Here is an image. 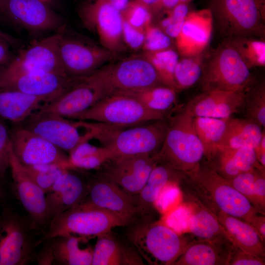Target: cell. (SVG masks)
Returning <instances> with one entry per match:
<instances>
[{"label":"cell","instance_id":"39","mask_svg":"<svg viewBox=\"0 0 265 265\" xmlns=\"http://www.w3.org/2000/svg\"><path fill=\"white\" fill-rule=\"evenodd\" d=\"M132 95L151 109L165 114L171 109L176 101V91L168 86H156Z\"/></svg>","mask_w":265,"mask_h":265},{"label":"cell","instance_id":"36","mask_svg":"<svg viewBox=\"0 0 265 265\" xmlns=\"http://www.w3.org/2000/svg\"><path fill=\"white\" fill-rule=\"evenodd\" d=\"M226 40L235 49L249 69L265 66V42L263 39L239 37Z\"/></svg>","mask_w":265,"mask_h":265},{"label":"cell","instance_id":"23","mask_svg":"<svg viewBox=\"0 0 265 265\" xmlns=\"http://www.w3.org/2000/svg\"><path fill=\"white\" fill-rule=\"evenodd\" d=\"M213 26V18L209 8L189 12L175 38L180 55L189 57L202 54L210 42Z\"/></svg>","mask_w":265,"mask_h":265},{"label":"cell","instance_id":"34","mask_svg":"<svg viewBox=\"0 0 265 265\" xmlns=\"http://www.w3.org/2000/svg\"><path fill=\"white\" fill-rule=\"evenodd\" d=\"M228 118L194 117L196 132L204 148L205 156L209 160L218 151Z\"/></svg>","mask_w":265,"mask_h":265},{"label":"cell","instance_id":"47","mask_svg":"<svg viewBox=\"0 0 265 265\" xmlns=\"http://www.w3.org/2000/svg\"><path fill=\"white\" fill-rule=\"evenodd\" d=\"M229 265H264L265 258L242 251L234 246L228 263Z\"/></svg>","mask_w":265,"mask_h":265},{"label":"cell","instance_id":"5","mask_svg":"<svg viewBox=\"0 0 265 265\" xmlns=\"http://www.w3.org/2000/svg\"><path fill=\"white\" fill-rule=\"evenodd\" d=\"M208 8L226 39L264 37L265 0H210Z\"/></svg>","mask_w":265,"mask_h":265},{"label":"cell","instance_id":"17","mask_svg":"<svg viewBox=\"0 0 265 265\" xmlns=\"http://www.w3.org/2000/svg\"><path fill=\"white\" fill-rule=\"evenodd\" d=\"M84 78L53 72L29 73L0 80V89L17 90L41 97L48 104L63 95Z\"/></svg>","mask_w":265,"mask_h":265},{"label":"cell","instance_id":"10","mask_svg":"<svg viewBox=\"0 0 265 265\" xmlns=\"http://www.w3.org/2000/svg\"><path fill=\"white\" fill-rule=\"evenodd\" d=\"M64 29L35 42L22 51L3 70L0 80L34 72H53L66 75L59 54V43Z\"/></svg>","mask_w":265,"mask_h":265},{"label":"cell","instance_id":"51","mask_svg":"<svg viewBox=\"0 0 265 265\" xmlns=\"http://www.w3.org/2000/svg\"><path fill=\"white\" fill-rule=\"evenodd\" d=\"M37 261L39 265H52L54 262L52 252L48 243L39 252L37 256Z\"/></svg>","mask_w":265,"mask_h":265},{"label":"cell","instance_id":"49","mask_svg":"<svg viewBox=\"0 0 265 265\" xmlns=\"http://www.w3.org/2000/svg\"><path fill=\"white\" fill-rule=\"evenodd\" d=\"M256 230L258 234L264 241L265 239V217L263 213L255 215L249 223Z\"/></svg>","mask_w":265,"mask_h":265},{"label":"cell","instance_id":"41","mask_svg":"<svg viewBox=\"0 0 265 265\" xmlns=\"http://www.w3.org/2000/svg\"><path fill=\"white\" fill-rule=\"evenodd\" d=\"M122 14L123 19L135 27L145 30L152 24L153 14L150 9L136 0H131Z\"/></svg>","mask_w":265,"mask_h":265},{"label":"cell","instance_id":"24","mask_svg":"<svg viewBox=\"0 0 265 265\" xmlns=\"http://www.w3.org/2000/svg\"><path fill=\"white\" fill-rule=\"evenodd\" d=\"M88 189V182L74 169H67L45 193L50 219L79 204L84 199Z\"/></svg>","mask_w":265,"mask_h":265},{"label":"cell","instance_id":"7","mask_svg":"<svg viewBox=\"0 0 265 265\" xmlns=\"http://www.w3.org/2000/svg\"><path fill=\"white\" fill-rule=\"evenodd\" d=\"M127 237L149 265H173L186 245L178 232L158 223L138 224L128 231Z\"/></svg>","mask_w":265,"mask_h":265},{"label":"cell","instance_id":"55","mask_svg":"<svg viewBox=\"0 0 265 265\" xmlns=\"http://www.w3.org/2000/svg\"><path fill=\"white\" fill-rule=\"evenodd\" d=\"M0 38L5 41L9 44H11L12 45H14L18 42L17 39L1 30L0 29Z\"/></svg>","mask_w":265,"mask_h":265},{"label":"cell","instance_id":"26","mask_svg":"<svg viewBox=\"0 0 265 265\" xmlns=\"http://www.w3.org/2000/svg\"><path fill=\"white\" fill-rule=\"evenodd\" d=\"M120 242L110 232L97 237L93 251L92 265H143L135 248Z\"/></svg>","mask_w":265,"mask_h":265},{"label":"cell","instance_id":"15","mask_svg":"<svg viewBox=\"0 0 265 265\" xmlns=\"http://www.w3.org/2000/svg\"><path fill=\"white\" fill-rule=\"evenodd\" d=\"M9 132L12 151L22 165L58 163L65 167L68 156L43 137L21 124L16 125Z\"/></svg>","mask_w":265,"mask_h":265},{"label":"cell","instance_id":"59","mask_svg":"<svg viewBox=\"0 0 265 265\" xmlns=\"http://www.w3.org/2000/svg\"><path fill=\"white\" fill-rule=\"evenodd\" d=\"M3 70H0V78H1V76Z\"/></svg>","mask_w":265,"mask_h":265},{"label":"cell","instance_id":"60","mask_svg":"<svg viewBox=\"0 0 265 265\" xmlns=\"http://www.w3.org/2000/svg\"><path fill=\"white\" fill-rule=\"evenodd\" d=\"M0 39H1V38H0Z\"/></svg>","mask_w":265,"mask_h":265},{"label":"cell","instance_id":"48","mask_svg":"<svg viewBox=\"0 0 265 265\" xmlns=\"http://www.w3.org/2000/svg\"><path fill=\"white\" fill-rule=\"evenodd\" d=\"M253 205L259 211L264 213L265 204V171L258 173L254 185Z\"/></svg>","mask_w":265,"mask_h":265},{"label":"cell","instance_id":"46","mask_svg":"<svg viewBox=\"0 0 265 265\" xmlns=\"http://www.w3.org/2000/svg\"><path fill=\"white\" fill-rule=\"evenodd\" d=\"M122 37L130 49L137 50L142 47L144 40V30L135 27L123 19Z\"/></svg>","mask_w":265,"mask_h":265},{"label":"cell","instance_id":"31","mask_svg":"<svg viewBox=\"0 0 265 265\" xmlns=\"http://www.w3.org/2000/svg\"><path fill=\"white\" fill-rule=\"evenodd\" d=\"M86 237L69 235L53 238L48 241L54 262L64 265H92L93 248H82Z\"/></svg>","mask_w":265,"mask_h":265},{"label":"cell","instance_id":"45","mask_svg":"<svg viewBox=\"0 0 265 265\" xmlns=\"http://www.w3.org/2000/svg\"><path fill=\"white\" fill-rule=\"evenodd\" d=\"M9 129L0 120V179L4 177L9 168V148L10 146Z\"/></svg>","mask_w":265,"mask_h":265},{"label":"cell","instance_id":"44","mask_svg":"<svg viewBox=\"0 0 265 265\" xmlns=\"http://www.w3.org/2000/svg\"><path fill=\"white\" fill-rule=\"evenodd\" d=\"M261 170L265 171V168L262 166L255 167L228 180L232 186L246 197L253 205L254 182L258 173Z\"/></svg>","mask_w":265,"mask_h":265},{"label":"cell","instance_id":"56","mask_svg":"<svg viewBox=\"0 0 265 265\" xmlns=\"http://www.w3.org/2000/svg\"><path fill=\"white\" fill-rule=\"evenodd\" d=\"M139 2L150 8L156 4L159 0H134Z\"/></svg>","mask_w":265,"mask_h":265},{"label":"cell","instance_id":"35","mask_svg":"<svg viewBox=\"0 0 265 265\" xmlns=\"http://www.w3.org/2000/svg\"><path fill=\"white\" fill-rule=\"evenodd\" d=\"M90 140L81 142L68 154L66 168L98 169L109 159L106 150L101 145L96 146L91 144Z\"/></svg>","mask_w":265,"mask_h":265},{"label":"cell","instance_id":"50","mask_svg":"<svg viewBox=\"0 0 265 265\" xmlns=\"http://www.w3.org/2000/svg\"><path fill=\"white\" fill-rule=\"evenodd\" d=\"M179 2L180 0H159L150 9L153 14L161 11L164 12L171 10Z\"/></svg>","mask_w":265,"mask_h":265},{"label":"cell","instance_id":"22","mask_svg":"<svg viewBox=\"0 0 265 265\" xmlns=\"http://www.w3.org/2000/svg\"><path fill=\"white\" fill-rule=\"evenodd\" d=\"M246 91H204L189 100L183 109L193 117L230 118L244 105Z\"/></svg>","mask_w":265,"mask_h":265},{"label":"cell","instance_id":"4","mask_svg":"<svg viewBox=\"0 0 265 265\" xmlns=\"http://www.w3.org/2000/svg\"><path fill=\"white\" fill-rule=\"evenodd\" d=\"M129 224L126 219L108 210L80 203L52 218L43 239L69 235L92 238Z\"/></svg>","mask_w":265,"mask_h":265},{"label":"cell","instance_id":"58","mask_svg":"<svg viewBox=\"0 0 265 265\" xmlns=\"http://www.w3.org/2000/svg\"><path fill=\"white\" fill-rule=\"evenodd\" d=\"M5 0H0V13H4Z\"/></svg>","mask_w":265,"mask_h":265},{"label":"cell","instance_id":"12","mask_svg":"<svg viewBox=\"0 0 265 265\" xmlns=\"http://www.w3.org/2000/svg\"><path fill=\"white\" fill-rule=\"evenodd\" d=\"M59 54L65 74L77 78L95 73L114 54L102 46L67 36L64 30L59 40Z\"/></svg>","mask_w":265,"mask_h":265},{"label":"cell","instance_id":"16","mask_svg":"<svg viewBox=\"0 0 265 265\" xmlns=\"http://www.w3.org/2000/svg\"><path fill=\"white\" fill-rule=\"evenodd\" d=\"M100 69L54 101L44 105L38 111L71 119L91 107L106 96Z\"/></svg>","mask_w":265,"mask_h":265},{"label":"cell","instance_id":"8","mask_svg":"<svg viewBox=\"0 0 265 265\" xmlns=\"http://www.w3.org/2000/svg\"><path fill=\"white\" fill-rule=\"evenodd\" d=\"M201 78L203 91H247L252 80L249 69L226 40L203 65Z\"/></svg>","mask_w":265,"mask_h":265},{"label":"cell","instance_id":"54","mask_svg":"<svg viewBox=\"0 0 265 265\" xmlns=\"http://www.w3.org/2000/svg\"><path fill=\"white\" fill-rule=\"evenodd\" d=\"M115 8L123 12L128 6L131 0H103Z\"/></svg>","mask_w":265,"mask_h":265},{"label":"cell","instance_id":"30","mask_svg":"<svg viewBox=\"0 0 265 265\" xmlns=\"http://www.w3.org/2000/svg\"><path fill=\"white\" fill-rule=\"evenodd\" d=\"M182 175V173L166 164L161 162L157 164L144 186L136 196L139 215L148 214L164 188L170 183L179 182Z\"/></svg>","mask_w":265,"mask_h":265},{"label":"cell","instance_id":"3","mask_svg":"<svg viewBox=\"0 0 265 265\" xmlns=\"http://www.w3.org/2000/svg\"><path fill=\"white\" fill-rule=\"evenodd\" d=\"M205 156L197 134L194 117L184 109L170 117L162 145L157 153L159 162L184 174L196 170Z\"/></svg>","mask_w":265,"mask_h":265},{"label":"cell","instance_id":"11","mask_svg":"<svg viewBox=\"0 0 265 265\" xmlns=\"http://www.w3.org/2000/svg\"><path fill=\"white\" fill-rule=\"evenodd\" d=\"M30 228L17 213L5 209L0 215V265H25L34 256Z\"/></svg>","mask_w":265,"mask_h":265},{"label":"cell","instance_id":"42","mask_svg":"<svg viewBox=\"0 0 265 265\" xmlns=\"http://www.w3.org/2000/svg\"><path fill=\"white\" fill-rule=\"evenodd\" d=\"M246 114L248 118L261 127L265 126V88L264 84L256 87L247 99L246 97Z\"/></svg>","mask_w":265,"mask_h":265},{"label":"cell","instance_id":"1","mask_svg":"<svg viewBox=\"0 0 265 265\" xmlns=\"http://www.w3.org/2000/svg\"><path fill=\"white\" fill-rule=\"evenodd\" d=\"M179 182L188 196L212 213L221 212L249 223L255 215L263 213L213 168L201 166L183 173Z\"/></svg>","mask_w":265,"mask_h":265},{"label":"cell","instance_id":"6","mask_svg":"<svg viewBox=\"0 0 265 265\" xmlns=\"http://www.w3.org/2000/svg\"><path fill=\"white\" fill-rule=\"evenodd\" d=\"M166 115L151 109L132 95L118 93L102 98L71 119L127 127L163 119Z\"/></svg>","mask_w":265,"mask_h":265},{"label":"cell","instance_id":"25","mask_svg":"<svg viewBox=\"0 0 265 265\" xmlns=\"http://www.w3.org/2000/svg\"><path fill=\"white\" fill-rule=\"evenodd\" d=\"M234 246L230 241L192 242L186 245L172 265H228Z\"/></svg>","mask_w":265,"mask_h":265},{"label":"cell","instance_id":"37","mask_svg":"<svg viewBox=\"0 0 265 265\" xmlns=\"http://www.w3.org/2000/svg\"><path fill=\"white\" fill-rule=\"evenodd\" d=\"M202 54L179 59L174 73L176 91L191 87L201 77L204 65Z\"/></svg>","mask_w":265,"mask_h":265},{"label":"cell","instance_id":"14","mask_svg":"<svg viewBox=\"0 0 265 265\" xmlns=\"http://www.w3.org/2000/svg\"><path fill=\"white\" fill-rule=\"evenodd\" d=\"M80 18L89 29L95 31L102 46L113 54L123 47L122 12L103 0H95L81 6Z\"/></svg>","mask_w":265,"mask_h":265},{"label":"cell","instance_id":"20","mask_svg":"<svg viewBox=\"0 0 265 265\" xmlns=\"http://www.w3.org/2000/svg\"><path fill=\"white\" fill-rule=\"evenodd\" d=\"M9 168L17 197L28 214L32 226L48 224L45 193L26 173L9 148Z\"/></svg>","mask_w":265,"mask_h":265},{"label":"cell","instance_id":"33","mask_svg":"<svg viewBox=\"0 0 265 265\" xmlns=\"http://www.w3.org/2000/svg\"><path fill=\"white\" fill-rule=\"evenodd\" d=\"M215 156L218 157L217 165L213 168L228 180L261 166L258 162L254 148H221L218 149L213 158Z\"/></svg>","mask_w":265,"mask_h":265},{"label":"cell","instance_id":"19","mask_svg":"<svg viewBox=\"0 0 265 265\" xmlns=\"http://www.w3.org/2000/svg\"><path fill=\"white\" fill-rule=\"evenodd\" d=\"M80 203L108 210L131 223L139 216L136 196L101 174L88 181L87 193Z\"/></svg>","mask_w":265,"mask_h":265},{"label":"cell","instance_id":"28","mask_svg":"<svg viewBox=\"0 0 265 265\" xmlns=\"http://www.w3.org/2000/svg\"><path fill=\"white\" fill-rule=\"evenodd\" d=\"M46 101L43 98L10 89H0V116L17 125L38 111Z\"/></svg>","mask_w":265,"mask_h":265},{"label":"cell","instance_id":"9","mask_svg":"<svg viewBox=\"0 0 265 265\" xmlns=\"http://www.w3.org/2000/svg\"><path fill=\"white\" fill-rule=\"evenodd\" d=\"M100 70L106 96L136 93L164 85L153 65L143 54L125 58L104 66Z\"/></svg>","mask_w":265,"mask_h":265},{"label":"cell","instance_id":"40","mask_svg":"<svg viewBox=\"0 0 265 265\" xmlns=\"http://www.w3.org/2000/svg\"><path fill=\"white\" fill-rule=\"evenodd\" d=\"M22 165L26 173L45 193L67 169L58 163Z\"/></svg>","mask_w":265,"mask_h":265},{"label":"cell","instance_id":"32","mask_svg":"<svg viewBox=\"0 0 265 265\" xmlns=\"http://www.w3.org/2000/svg\"><path fill=\"white\" fill-rule=\"evenodd\" d=\"M261 128L257 123L249 118L230 117L227 121L218 149L243 147L255 149L259 144L264 132Z\"/></svg>","mask_w":265,"mask_h":265},{"label":"cell","instance_id":"2","mask_svg":"<svg viewBox=\"0 0 265 265\" xmlns=\"http://www.w3.org/2000/svg\"><path fill=\"white\" fill-rule=\"evenodd\" d=\"M78 121L106 150L108 160L157 153L163 142L168 125L166 118L127 127Z\"/></svg>","mask_w":265,"mask_h":265},{"label":"cell","instance_id":"38","mask_svg":"<svg viewBox=\"0 0 265 265\" xmlns=\"http://www.w3.org/2000/svg\"><path fill=\"white\" fill-rule=\"evenodd\" d=\"M143 55L153 65L164 85L176 91L174 73L179 59L178 53L171 48L156 52H146Z\"/></svg>","mask_w":265,"mask_h":265},{"label":"cell","instance_id":"21","mask_svg":"<svg viewBox=\"0 0 265 265\" xmlns=\"http://www.w3.org/2000/svg\"><path fill=\"white\" fill-rule=\"evenodd\" d=\"M4 13L21 26L33 31L62 27L61 18L42 0H5Z\"/></svg>","mask_w":265,"mask_h":265},{"label":"cell","instance_id":"57","mask_svg":"<svg viewBox=\"0 0 265 265\" xmlns=\"http://www.w3.org/2000/svg\"><path fill=\"white\" fill-rule=\"evenodd\" d=\"M5 197V191L0 179V201L3 200Z\"/></svg>","mask_w":265,"mask_h":265},{"label":"cell","instance_id":"52","mask_svg":"<svg viewBox=\"0 0 265 265\" xmlns=\"http://www.w3.org/2000/svg\"><path fill=\"white\" fill-rule=\"evenodd\" d=\"M258 162L264 168L265 167V135L264 132L261 141L255 148Z\"/></svg>","mask_w":265,"mask_h":265},{"label":"cell","instance_id":"13","mask_svg":"<svg viewBox=\"0 0 265 265\" xmlns=\"http://www.w3.org/2000/svg\"><path fill=\"white\" fill-rule=\"evenodd\" d=\"M21 124L68 154L81 142L92 138L87 131L80 134L77 121L51 113L37 111Z\"/></svg>","mask_w":265,"mask_h":265},{"label":"cell","instance_id":"27","mask_svg":"<svg viewBox=\"0 0 265 265\" xmlns=\"http://www.w3.org/2000/svg\"><path fill=\"white\" fill-rule=\"evenodd\" d=\"M213 213L235 246L245 252L265 258L264 241L250 224L221 212Z\"/></svg>","mask_w":265,"mask_h":265},{"label":"cell","instance_id":"61","mask_svg":"<svg viewBox=\"0 0 265 265\" xmlns=\"http://www.w3.org/2000/svg\"><path fill=\"white\" fill-rule=\"evenodd\" d=\"M43 0V1H44V0Z\"/></svg>","mask_w":265,"mask_h":265},{"label":"cell","instance_id":"43","mask_svg":"<svg viewBox=\"0 0 265 265\" xmlns=\"http://www.w3.org/2000/svg\"><path fill=\"white\" fill-rule=\"evenodd\" d=\"M171 39L158 26L151 24L144 30L142 48L146 52H156L171 48Z\"/></svg>","mask_w":265,"mask_h":265},{"label":"cell","instance_id":"53","mask_svg":"<svg viewBox=\"0 0 265 265\" xmlns=\"http://www.w3.org/2000/svg\"><path fill=\"white\" fill-rule=\"evenodd\" d=\"M8 44L6 42L0 39V64L7 62L9 59L10 52Z\"/></svg>","mask_w":265,"mask_h":265},{"label":"cell","instance_id":"29","mask_svg":"<svg viewBox=\"0 0 265 265\" xmlns=\"http://www.w3.org/2000/svg\"><path fill=\"white\" fill-rule=\"evenodd\" d=\"M189 210L187 231L201 240L230 241L227 233L214 214L197 201L187 197Z\"/></svg>","mask_w":265,"mask_h":265},{"label":"cell","instance_id":"18","mask_svg":"<svg viewBox=\"0 0 265 265\" xmlns=\"http://www.w3.org/2000/svg\"><path fill=\"white\" fill-rule=\"evenodd\" d=\"M159 162L157 153L117 158L106 161L101 167V174L128 193L136 196Z\"/></svg>","mask_w":265,"mask_h":265}]
</instances>
